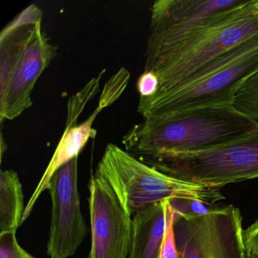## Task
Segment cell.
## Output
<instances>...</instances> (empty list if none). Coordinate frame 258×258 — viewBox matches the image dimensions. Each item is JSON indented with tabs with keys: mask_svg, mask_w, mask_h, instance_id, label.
Here are the masks:
<instances>
[{
	"mask_svg": "<svg viewBox=\"0 0 258 258\" xmlns=\"http://www.w3.org/2000/svg\"><path fill=\"white\" fill-rule=\"evenodd\" d=\"M233 106H209L180 111L156 120H144L122 139L125 151L140 161L164 152L211 149L257 131Z\"/></svg>",
	"mask_w": 258,
	"mask_h": 258,
	"instance_id": "1",
	"label": "cell"
},
{
	"mask_svg": "<svg viewBox=\"0 0 258 258\" xmlns=\"http://www.w3.org/2000/svg\"><path fill=\"white\" fill-rule=\"evenodd\" d=\"M257 34V0H241L176 43L146 50L144 72L155 74L159 82L158 91L149 99L168 91L211 60Z\"/></svg>",
	"mask_w": 258,
	"mask_h": 258,
	"instance_id": "2",
	"label": "cell"
},
{
	"mask_svg": "<svg viewBox=\"0 0 258 258\" xmlns=\"http://www.w3.org/2000/svg\"><path fill=\"white\" fill-rule=\"evenodd\" d=\"M258 73V34L207 63L168 91L139 101L144 120L209 106H233L237 91Z\"/></svg>",
	"mask_w": 258,
	"mask_h": 258,
	"instance_id": "3",
	"label": "cell"
},
{
	"mask_svg": "<svg viewBox=\"0 0 258 258\" xmlns=\"http://www.w3.org/2000/svg\"><path fill=\"white\" fill-rule=\"evenodd\" d=\"M96 170L111 182L132 217L137 211L167 199H193L211 205L225 199L220 188L171 177L114 143L107 145Z\"/></svg>",
	"mask_w": 258,
	"mask_h": 258,
	"instance_id": "4",
	"label": "cell"
},
{
	"mask_svg": "<svg viewBox=\"0 0 258 258\" xmlns=\"http://www.w3.org/2000/svg\"><path fill=\"white\" fill-rule=\"evenodd\" d=\"M140 161L171 177L213 188L256 179L258 130L211 149L164 152Z\"/></svg>",
	"mask_w": 258,
	"mask_h": 258,
	"instance_id": "5",
	"label": "cell"
},
{
	"mask_svg": "<svg viewBox=\"0 0 258 258\" xmlns=\"http://www.w3.org/2000/svg\"><path fill=\"white\" fill-rule=\"evenodd\" d=\"M173 229L182 258H247L242 216L234 205L197 215L174 214Z\"/></svg>",
	"mask_w": 258,
	"mask_h": 258,
	"instance_id": "6",
	"label": "cell"
},
{
	"mask_svg": "<svg viewBox=\"0 0 258 258\" xmlns=\"http://www.w3.org/2000/svg\"><path fill=\"white\" fill-rule=\"evenodd\" d=\"M91 248L87 258H127L132 215L111 182L97 170L89 182Z\"/></svg>",
	"mask_w": 258,
	"mask_h": 258,
	"instance_id": "7",
	"label": "cell"
},
{
	"mask_svg": "<svg viewBox=\"0 0 258 258\" xmlns=\"http://www.w3.org/2000/svg\"><path fill=\"white\" fill-rule=\"evenodd\" d=\"M78 158L61 166L49 183L52 217L47 253L50 258H69L81 247L87 234L78 190Z\"/></svg>",
	"mask_w": 258,
	"mask_h": 258,
	"instance_id": "8",
	"label": "cell"
},
{
	"mask_svg": "<svg viewBox=\"0 0 258 258\" xmlns=\"http://www.w3.org/2000/svg\"><path fill=\"white\" fill-rule=\"evenodd\" d=\"M241 0H157L151 7L146 50L170 46Z\"/></svg>",
	"mask_w": 258,
	"mask_h": 258,
	"instance_id": "9",
	"label": "cell"
},
{
	"mask_svg": "<svg viewBox=\"0 0 258 258\" xmlns=\"http://www.w3.org/2000/svg\"><path fill=\"white\" fill-rule=\"evenodd\" d=\"M36 25L26 49L15 71L4 103L0 105V121L13 120L32 105L31 93L40 75L56 56L58 47L49 42Z\"/></svg>",
	"mask_w": 258,
	"mask_h": 258,
	"instance_id": "10",
	"label": "cell"
},
{
	"mask_svg": "<svg viewBox=\"0 0 258 258\" xmlns=\"http://www.w3.org/2000/svg\"><path fill=\"white\" fill-rule=\"evenodd\" d=\"M103 108L98 105L94 112L84 123L75 124L64 129V134L58 143L49 165L46 167L38 185L36 187L31 199L25 206L22 217V223L30 217L36 203L43 191L49 188V183L55 172L66 163L79 156L90 138H96L97 131L93 129L95 119Z\"/></svg>",
	"mask_w": 258,
	"mask_h": 258,
	"instance_id": "11",
	"label": "cell"
},
{
	"mask_svg": "<svg viewBox=\"0 0 258 258\" xmlns=\"http://www.w3.org/2000/svg\"><path fill=\"white\" fill-rule=\"evenodd\" d=\"M170 199L146 207L133 215L127 258H158L167 224Z\"/></svg>",
	"mask_w": 258,
	"mask_h": 258,
	"instance_id": "12",
	"label": "cell"
},
{
	"mask_svg": "<svg viewBox=\"0 0 258 258\" xmlns=\"http://www.w3.org/2000/svg\"><path fill=\"white\" fill-rule=\"evenodd\" d=\"M24 194L17 172L0 171V235L16 233L22 224Z\"/></svg>",
	"mask_w": 258,
	"mask_h": 258,
	"instance_id": "13",
	"label": "cell"
},
{
	"mask_svg": "<svg viewBox=\"0 0 258 258\" xmlns=\"http://www.w3.org/2000/svg\"><path fill=\"white\" fill-rule=\"evenodd\" d=\"M233 107L258 127V73L246 81L237 91Z\"/></svg>",
	"mask_w": 258,
	"mask_h": 258,
	"instance_id": "14",
	"label": "cell"
},
{
	"mask_svg": "<svg viewBox=\"0 0 258 258\" xmlns=\"http://www.w3.org/2000/svg\"><path fill=\"white\" fill-rule=\"evenodd\" d=\"M105 69L100 72L96 78L92 79L85 87L72 96L68 103V116L66 128L77 124L78 117L84 111L87 102L91 100L99 90L101 79L105 72Z\"/></svg>",
	"mask_w": 258,
	"mask_h": 258,
	"instance_id": "15",
	"label": "cell"
},
{
	"mask_svg": "<svg viewBox=\"0 0 258 258\" xmlns=\"http://www.w3.org/2000/svg\"><path fill=\"white\" fill-rule=\"evenodd\" d=\"M130 78L131 74L124 68H122L113 75L104 87L99 99V106L105 108L117 100L126 89Z\"/></svg>",
	"mask_w": 258,
	"mask_h": 258,
	"instance_id": "16",
	"label": "cell"
},
{
	"mask_svg": "<svg viewBox=\"0 0 258 258\" xmlns=\"http://www.w3.org/2000/svg\"><path fill=\"white\" fill-rule=\"evenodd\" d=\"M170 205L174 214L178 216L205 214L214 207L200 201L187 199H170Z\"/></svg>",
	"mask_w": 258,
	"mask_h": 258,
	"instance_id": "17",
	"label": "cell"
},
{
	"mask_svg": "<svg viewBox=\"0 0 258 258\" xmlns=\"http://www.w3.org/2000/svg\"><path fill=\"white\" fill-rule=\"evenodd\" d=\"M173 224H174V214L170 207V201H169L167 229H166L164 241H163L158 258H182V255L176 247Z\"/></svg>",
	"mask_w": 258,
	"mask_h": 258,
	"instance_id": "18",
	"label": "cell"
},
{
	"mask_svg": "<svg viewBox=\"0 0 258 258\" xmlns=\"http://www.w3.org/2000/svg\"><path fill=\"white\" fill-rule=\"evenodd\" d=\"M0 258H35L18 242L16 233L0 235Z\"/></svg>",
	"mask_w": 258,
	"mask_h": 258,
	"instance_id": "19",
	"label": "cell"
},
{
	"mask_svg": "<svg viewBox=\"0 0 258 258\" xmlns=\"http://www.w3.org/2000/svg\"><path fill=\"white\" fill-rule=\"evenodd\" d=\"M159 87L158 78L152 72H144L140 75L137 83V90L140 93V100L149 99L155 96Z\"/></svg>",
	"mask_w": 258,
	"mask_h": 258,
	"instance_id": "20",
	"label": "cell"
},
{
	"mask_svg": "<svg viewBox=\"0 0 258 258\" xmlns=\"http://www.w3.org/2000/svg\"><path fill=\"white\" fill-rule=\"evenodd\" d=\"M244 243L247 258H258V220L244 229Z\"/></svg>",
	"mask_w": 258,
	"mask_h": 258,
	"instance_id": "21",
	"label": "cell"
},
{
	"mask_svg": "<svg viewBox=\"0 0 258 258\" xmlns=\"http://www.w3.org/2000/svg\"><path fill=\"white\" fill-rule=\"evenodd\" d=\"M4 147L7 148V144L4 142V137L2 135L1 136V161H2L3 158H4V152H5V151H7L6 149H4Z\"/></svg>",
	"mask_w": 258,
	"mask_h": 258,
	"instance_id": "22",
	"label": "cell"
},
{
	"mask_svg": "<svg viewBox=\"0 0 258 258\" xmlns=\"http://www.w3.org/2000/svg\"><path fill=\"white\" fill-rule=\"evenodd\" d=\"M257 10H258V0H257Z\"/></svg>",
	"mask_w": 258,
	"mask_h": 258,
	"instance_id": "23",
	"label": "cell"
}]
</instances>
